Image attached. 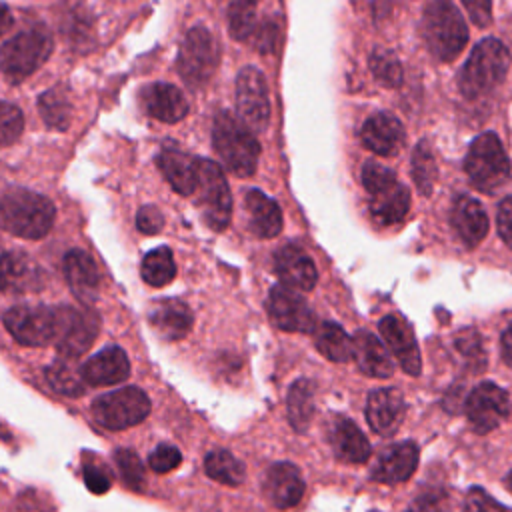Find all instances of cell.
Masks as SVG:
<instances>
[{
	"mask_svg": "<svg viewBox=\"0 0 512 512\" xmlns=\"http://www.w3.org/2000/svg\"><path fill=\"white\" fill-rule=\"evenodd\" d=\"M52 36L44 26L26 28L0 46V70L10 82L32 76L52 52Z\"/></svg>",
	"mask_w": 512,
	"mask_h": 512,
	"instance_id": "obj_5",
	"label": "cell"
},
{
	"mask_svg": "<svg viewBox=\"0 0 512 512\" xmlns=\"http://www.w3.org/2000/svg\"><path fill=\"white\" fill-rule=\"evenodd\" d=\"M4 326L22 346H46L56 342L60 330V306L20 304L4 314Z\"/></svg>",
	"mask_w": 512,
	"mask_h": 512,
	"instance_id": "obj_10",
	"label": "cell"
},
{
	"mask_svg": "<svg viewBox=\"0 0 512 512\" xmlns=\"http://www.w3.org/2000/svg\"><path fill=\"white\" fill-rule=\"evenodd\" d=\"M264 494L268 500L280 508H292L302 500L304 494V478L300 468L292 462H274L264 476Z\"/></svg>",
	"mask_w": 512,
	"mask_h": 512,
	"instance_id": "obj_18",
	"label": "cell"
},
{
	"mask_svg": "<svg viewBox=\"0 0 512 512\" xmlns=\"http://www.w3.org/2000/svg\"><path fill=\"white\" fill-rule=\"evenodd\" d=\"M464 170L472 186L486 194L496 192L510 180V160L494 132H484L472 140L464 160Z\"/></svg>",
	"mask_w": 512,
	"mask_h": 512,
	"instance_id": "obj_7",
	"label": "cell"
},
{
	"mask_svg": "<svg viewBox=\"0 0 512 512\" xmlns=\"http://www.w3.org/2000/svg\"><path fill=\"white\" fill-rule=\"evenodd\" d=\"M64 276L78 300L88 304L96 298L100 276L92 256H88L84 250H70L64 256Z\"/></svg>",
	"mask_w": 512,
	"mask_h": 512,
	"instance_id": "obj_30",
	"label": "cell"
},
{
	"mask_svg": "<svg viewBox=\"0 0 512 512\" xmlns=\"http://www.w3.org/2000/svg\"><path fill=\"white\" fill-rule=\"evenodd\" d=\"M404 396L396 388H378L368 394L366 420L378 436H392L404 420Z\"/></svg>",
	"mask_w": 512,
	"mask_h": 512,
	"instance_id": "obj_17",
	"label": "cell"
},
{
	"mask_svg": "<svg viewBox=\"0 0 512 512\" xmlns=\"http://www.w3.org/2000/svg\"><path fill=\"white\" fill-rule=\"evenodd\" d=\"M500 350H502V358L504 362L512 368V324L504 330L502 340H500Z\"/></svg>",
	"mask_w": 512,
	"mask_h": 512,
	"instance_id": "obj_50",
	"label": "cell"
},
{
	"mask_svg": "<svg viewBox=\"0 0 512 512\" xmlns=\"http://www.w3.org/2000/svg\"><path fill=\"white\" fill-rule=\"evenodd\" d=\"M42 286V270L38 264L22 252L0 254V290L4 292H28Z\"/></svg>",
	"mask_w": 512,
	"mask_h": 512,
	"instance_id": "obj_27",
	"label": "cell"
},
{
	"mask_svg": "<svg viewBox=\"0 0 512 512\" xmlns=\"http://www.w3.org/2000/svg\"><path fill=\"white\" fill-rule=\"evenodd\" d=\"M10 26H12V14H10L8 6H4V4L0 2V36H2Z\"/></svg>",
	"mask_w": 512,
	"mask_h": 512,
	"instance_id": "obj_51",
	"label": "cell"
},
{
	"mask_svg": "<svg viewBox=\"0 0 512 512\" xmlns=\"http://www.w3.org/2000/svg\"><path fill=\"white\" fill-rule=\"evenodd\" d=\"M464 410L470 426L478 434H488L506 420L510 412V398L506 390H502L494 382H480L468 394Z\"/></svg>",
	"mask_w": 512,
	"mask_h": 512,
	"instance_id": "obj_14",
	"label": "cell"
},
{
	"mask_svg": "<svg viewBox=\"0 0 512 512\" xmlns=\"http://www.w3.org/2000/svg\"><path fill=\"white\" fill-rule=\"evenodd\" d=\"M24 130V116L18 106L0 102V146H8L20 138Z\"/></svg>",
	"mask_w": 512,
	"mask_h": 512,
	"instance_id": "obj_41",
	"label": "cell"
},
{
	"mask_svg": "<svg viewBox=\"0 0 512 512\" xmlns=\"http://www.w3.org/2000/svg\"><path fill=\"white\" fill-rule=\"evenodd\" d=\"M288 420L296 432H306L314 416V384L306 378L296 380L286 396Z\"/></svg>",
	"mask_w": 512,
	"mask_h": 512,
	"instance_id": "obj_33",
	"label": "cell"
},
{
	"mask_svg": "<svg viewBox=\"0 0 512 512\" xmlns=\"http://www.w3.org/2000/svg\"><path fill=\"white\" fill-rule=\"evenodd\" d=\"M370 66H372V72L374 76L388 84V86H396L402 78V70H400V64L396 62V58L392 54H386V52H374L372 58H370Z\"/></svg>",
	"mask_w": 512,
	"mask_h": 512,
	"instance_id": "obj_42",
	"label": "cell"
},
{
	"mask_svg": "<svg viewBox=\"0 0 512 512\" xmlns=\"http://www.w3.org/2000/svg\"><path fill=\"white\" fill-rule=\"evenodd\" d=\"M82 376L90 386L122 384L130 376V360L120 346H106L82 364Z\"/></svg>",
	"mask_w": 512,
	"mask_h": 512,
	"instance_id": "obj_22",
	"label": "cell"
},
{
	"mask_svg": "<svg viewBox=\"0 0 512 512\" xmlns=\"http://www.w3.org/2000/svg\"><path fill=\"white\" fill-rule=\"evenodd\" d=\"M228 28L230 34L244 42L248 40L252 34H256V12L252 6H244V4H236L230 2V10H228Z\"/></svg>",
	"mask_w": 512,
	"mask_h": 512,
	"instance_id": "obj_40",
	"label": "cell"
},
{
	"mask_svg": "<svg viewBox=\"0 0 512 512\" xmlns=\"http://www.w3.org/2000/svg\"><path fill=\"white\" fill-rule=\"evenodd\" d=\"M204 470L212 480L226 486H238L246 476L244 464L230 450L224 448H216L206 454Z\"/></svg>",
	"mask_w": 512,
	"mask_h": 512,
	"instance_id": "obj_36",
	"label": "cell"
},
{
	"mask_svg": "<svg viewBox=\"0 0 512 512\" xmlns=\"http://www.w3.org/2000/svg\"><path fill=\"white\" fill-rule=\"evenodd\" d=\"M148 322L160 338L180 340L190 332L194 316L186 302L178 298H164L150 306Z\"/></svg>",
	"mask_w": 512,
	"mask_h": 512,
	"instance_id": "obj_24",
	"label": "cell"
},
{
	"mask_svg": "<svg viewBox=\"0 0 512 512\" xmlns=\"http://www.w3.org/2000/svg\"><path fill=\"white\" fill-rule=\"evenodd\" d=\"M360 138L370 152L380 156H392L404 144V126L396 116L388 112H378L364 122Z\"/></svg>",
	"mask_w": 512,
	"mask_h": 512,
	"instance_id": "obj_25",
	"label": "cell"
},
{
	"mask_svg": "<svg viewBox=\"0 0 512 512\" xmlns=\"http://www.w3.org/2000/svg\"><path fill=\"white\" fill-rule=\"evenodd\" d=\"M182 462V454L176 446L172 444H158L150 456H148V466L158 472V474H166L174 468H178Z\"/></svg>",
	"mask_w": 512,
	"mask_h": 512,
	"instance_id": "obj_44",
	"label": "cell"
},
{
	"mask_svg": "<svg viewBox=\"0 0 512 512\" xmlns=\"http://www.w3.org/2000/svg\"><path fill=\"white\" fill-rule=\"evenodd\" d=\"M378 330H380V336L384 338L386 346L390 348V352L400 362L402 370L410 376H418L422 362H420L418 344H416L410 324L402 316L388 314L378 322Z\"/></svg>",
	"mask_w": 512,
	"mask_h": 512,
	"instance_id": "obj_16",
	"label": "cell"
},
{
	"mask_svg": "<svg viewBox=\"0 0 512 512\" xmlns=\"http://www.w3.org/2000/svg\"><path fill=\"white\" fill-rule=\"evenodd\" d=\"M232 2H236V4H244V6H252V8H256V4L260 2V0H232Z\"/></svg>",
	"mask_w": 512,
	"mask_h": 512,
	"instance_id": "obj_52",
	"label": "cell"
},
{
	"mask_svg": "<svg viewBox=\"0 0 512 512\" xmlns=\"http://www.w3.org/2000/svg\"><path fill=\"white\" fill-rule=\"evenodd\" d=\"M266 310L272 324L284 332H314L316 330V316L308 302L292 288L284 284L272 286Z\"/></svg>",
	"mask_w": 512,
	"mask_h": 512,
	"instance_id": "obj_13",
	"label": "cell"
},
{
	"mask_svg": "<svg viewBox=\"0 0 512 512\" xmlns=\"http://www.w3.org/2000/svg\"><path fill=\"white\" fill-rule=\"evenodd\" d=\"M506 480H508V486H510V490H512V472L508 474V478H506Z\"/></svg>",
	"mask_w": 512,
	"mask_h": 512,
	"instance_id": "obj_53",
	"label": "cell"
},
{
	"mask_svg": "<svg viewBox=\"0 0 512 512\" xmlns=\"http://www.w3.org/2000/svg\"><path fill=\"white\" fill-rule=\"evenodd\" d=\"M236 112L238 118L256 134L266 130L270 120V98L264 74L246 66L236 76Z\"/></svg>",
	"mask_w": 512,
	"mask_h": 512,
	"instance_id": "obj_12",
	"label": "cell"
},
{
	"mask_svg": "<svg viewBox=\"0 0 512 512\" xmlns=\"http://www.w3.org/2000/svg\"><path fill=\"white\" fill-rule=\"evenodd\" d=\"M246 210L250 214V230L258 238H274L282 230V210L280 206L260 190H250L246 194Z\"/></svg>",
	"mask_w": 512,
	"mask_h": 512,
	"instance_id": "obj_31",
	"label": "cell"
},
{
	"mask_svg": "<svg viewBox=\"0 0 512 512\" xmlns=\"http://www.w3.org/2000/svg\"><path fill=\"white\" fill-rule=\"evenodd\" d=\"M406 512H444V508H442V502L438 496L422 494L410 502Z\"/></svg>",
	"mask_w": 512,
	"mask_h": 512,
	"instance_id": "obj_49",
	"label": "cell"
},
{
	"mask_svg": "<svg viewBox=\"0 0 512 512\" xmlns=\"http://www.w3.org/2000/svg\"><path fill=\"white\" fill-rule=\"evenodd\" d=\"M98 328L100 320L96 312L60 306V330L54 342L60 356L74 360L84 354L96 340Z\"/></svg>",
	"mask_w": 512,
	"mask_h": 512,
	"instance_id": "obj_15",
	"label": "cell"
},
{
	"mask_svg": "<svg viewBox=\"0 0 512 512\" xmlns=\"http://www.w3.org/2000/svg\"><path fill=\"white\" fill-rule=\"evenodd\" d=\"M318 352L332 362H348L352 358V338L336 322H322L314 330Z\"/></svg>",
	"mask_w": 512,
	"mask_h": 512,
	"instance_id": "obj_34",
	"label": "cell"
},
{
	"mask_svg": "<svg viewBox=\"0 0 512 512\" xmlns=\"http://www.w3.org/2000/svg\"><path fill=\"white\" fill-rule=\"evenodd\" d=\"M114 464L124 480V484L132 490L144 488V464L140 456L132 448H118L114 450Z\"/></svg>",
	"mask_w": 512,
	"mask_h": 512,
	"instance_id": "obj_39",
	"label": "cell"
},
{
	"mask_svg": "<svg viewBox=\"0 0 512 512\" xmlns=\"http://www.w3.org/2000/svg\"><path fill=\"white\" fill-rule=\"evenodd\" d=\"M140 102L146 114L160 122L174 124L188 114V102L182 90L166 82H154L144 86V90L140 92Z\"/></svg>",
	"mask_w": 512,
	"mask_h": 512,
	"instance_id": "obj_23",
	"label": "cell"
},
{
	"mask_svg": "<svg viewBox=\"0 0 512 512\" xmlns=\"http://www.w3.org/2000/svg\"><path fill=\"white\" fill-rule=\"evenodd\" d=\"M498 232L500 238L504 240L506 246L512 248V196H506L500 206H498V216H496Z\"/></svg>",
	"mask_w": 512,
	"mask_h": 512,
	"instance_id": "obj_48",
	"label": "cell"
},
{
	"mask_svg": "<svg viewBox=\"0 0 512 512\" xmlns=\"http://www.w3.org/2000/svg\"><path fill=\"white\" fill-rule=\"evenodd\" d=\"M38 110H40L44 122L50 128H56V130H66L68 128V124H70V102H68V98L64 96L62 90H58V88L46 90L38 98Z\"/></svg>",
	"mask_w": 512,
	"mask_h": 512,
	"instance_id": "obj_37",
	"label": "cell"
},
{
	"mask_svg": "<svg viewBox=\"0 0 512 512\" xmlns=\"http://www.w3.org/2000/svg\"><path fill=\"white\" fill-rule=\"evenodd\" d=\"M194 194L198 196V208L206 226L216 232L224 230L232 216V194L226 176L216 162L200 158Z\"/></svg>",
	"mask_w": 512,
	"mask_h": 512,
	"instance_id": "obj_11",
	"label": "cell"
},
{
	"mask_svg": "<svg viewBox=\"0 0 512 512\" xmlns=\"http://www.w3.org/2000/svg\"><path fill=\"white\" fill-rule=\"evenodd\" d=\"M54 218V204L38 192L8 188L0 194V228L14 236L38 240L50 232Z\"/></svg>",
	"mask_w": 512,
	"mask_h": 512,
	"instance_id": "obj_1",
	"label": "cell"
},
{
	"mask_svg": "<svg viewBox=\"0 0 512 512\" xmlns=\"http://www.w3.org/2000/svg\"><path fill=\"white\" fill-rule=\"evenodd\" d=\"M352 358L362 374L370 378H390L394 372L392 358L384 344L368 330H358L352 338Z\"/></svg>",
	"mask_w": 512,
	"mask_h": 512,
	"instance_id": "obj_28",
	"label": "cell"
},
{
	"mask_svg": "<svg viewBox=\"0 0 512 512\" xmlns=\"http://www.w3.org/2000/svg\"><path fill=\"white\" fill-rule=\"evenodd\" d=\"M82 476H84V484L90 492L94 494H104L110 490L112 486V480H110V474L104 466H100L98 462H94L92 456H84V464H82Z\"/></svg>",
	"mask_w": 512,
	"mask_h": 512,
	"instance_id": "obj_43",
	"label": "cell"
},
{
	"mask_svg": "<svg viewBox=\"0 0 512 512\" xmlns=\"http://www.w3.org/2000/svg\"><path fill=\"white\" fill-rule=\"evenodd\" d=\"M220 64V46L212 32L204 26H194L186 32L178 58L176 68L184 84L192 90L202 88L210 82L212 74Z\"/></svg>",
	"mask_w": 512,
	"mask_h": 512,
	"instance_id": "obj_8",
	"label": "cell"
},
{
	"mask_svg": "<svg viewBox=\"0 0 512 512\" xmlns=\"http://www.w3.org/2000/svg\"><path fill=\"white\" fill-rule=\"evenodd\" d=\"M150 398L138 386H122L92 402V418L106 430H124L150 414Z\"/></svg>",
	"mask_w": 512,
	"mask_h": 512,
	"instance_id": "obj_9",
	"label": "cell"
},
{
	"mask_svg": "<svg viewBox=\"0 0 512 512\" xmlns=\"http://www.w3.org/2000/svg\"><path fill=\"white\" fill-rule=\"evenodd\" d=\"M212 144L228 172L248 178L256 172L260 144L254 132L230 112L216 114L212 122Z\"/></svg>",
	"mask_w": 512,
	"mask_h": 512,
	"instance_id": "obj_2",
	"label": "cell"
},
{
	"mask_svg": "<svg viewBox=\"0 0 512 512\" xmlns=\"http://www.w3.org/2000/svg\"><path fill=\"white\" fill-rule=\"evenodd\" d=\"M330 446L338 460L348 464H364L370 456V442L362 430L344 416L334 418L328 434Z\"/></svg>",
	"mask_w": 512,
	"mask_h": 512,
	"instance_id": "obj_29",
	"label": "cell"
},
{
	"mask_svg": "<svg viewBox=\"0 0 512 512\" xmlns=\"http://www.w3.org/2000/svg\"><path fill=\"white\" fill-rule=\"evenodd\" d=\"M436 174H438V170H436V160H434L432 148L426 140H422L414 148V154H412V178H414L422 196L432 194Z\"/></svg>",
	"mask_w": 512,
	"mask_h": 512,
	"instance_id": "obj_38",
	"label": "cell"
},
{
	"mask_svg": "<svg viewBox=\"0 0 512 512\" xmlns=\"http://www.w3.org/2000/svg\"><path fill=\"white\" fill-rule=\"evenodd\" d=\"M44 376H46V382L50 384V388L60 396L76 398V396H82L86 390L82 366H76L72 362V358H60V360L52 362L46 368Z\"/></svg>",
	"mask_w": 512,
	"mask_h": 512,
	"instance_id": "obj_32",
	"label": "cell"
},
{
	"mask_svg": "<svg viewBox=\"0 0 512 512\" xmlns=\"http://www.w3.org/2000/svg\"><path fill=\"white\" fill-rule=\"evenodd\" d=\"M418 466V446L410 440L386 446L372 466V480L384 484H398L408 480Z\"/></svg>",
	"mask_w": 512,
	"mask_h": 512,
	"instance_id": "obj_20",
	"label": "cell"
},
{
	"mask_svg": "<svg viewBox=\"0 0 512 512\" xmlns=\"http://www.w3.org/2000/svg\"><path fill=\"white\" fill-rule=\"evenodd\" d=\"M274 272L292 290L308 292L316 286L318 272L312 258L298 246H284L274 254Z\"/></svg>",
	"mask_w": 512,
	"mask_h": 512,
	"instance_id": "obj_19",
	"label": "cell"
},
{
	"mask_svg": "<svg viewBox=\"0 0 512 512\" xmlns=\"http://www.w3.org/2000/svg\"><path fill=\"white\" fill-rule=\"evenodd\" d=\"M452 228L466 248H476L488 232V216L482 204L470 196H458L452 206Z\"/></svg>",
	"mask_w": 512,
	"mask_h": 512,
	"instance_id": "obj_26",
	"label": "cell"
},
{
	"mask_svg": "<svg viewBox=\"0 0 512 512\" xmlns=\"http://www.w3.org/2000/svg\"><path fill=\"white\" fill-rule=\"evenodd\" d=\"M198 162L200 158H194L192 154L166 144L158 152L156 164L162 172V176L168 180V184L182 196H192L198 184Z\"/></svg>",
	"mask_w": 512,
	"mask_h": 512,
	"instance_id": "obj_21",
	"label": "cell"
},
{
	"mask_svg": "<svg viewBox=\"0 0 512 512\" xmlns=\"http://www.w3.org/2000/svg\"><path fill=\"white\" fill-rule=\"evenodd\" d=\"M462 4L476 26H488L492 22V0H462Z\"/></svg>",
	"mask_w": 512,
	"mask_h": 512,
	"instance_id": "obj_47",
	"label": "cell"
},
{
	"mask_svg": "<svg viewBox=\"0 0 512 512\" xmlns=\"http://www.w3.org/2000/svg\"><path fill=\"white\" fill-rule=\"evenodd\" d=\"M508 512H510V510H508Z\"/></svg>",
	"mask_w": 512,
	"mask_h": 512,
	"instance_id": "obj_54",
	"label": "cell"
},
{
	"mask_svg": "<svg viewBox=\"0 0 512 512\" xmlns=\"http://www.w3.org/2000/svg\"><path fill=\"white\" fill-rule=\"evenodd\" d=\"M140 276L152 288H162L170 284L176 276V262L172 250L168 246H158L148 252L140 264Z\"/></svg>",
	"mask_w": 512,
	"mask_h": 512,
	"instance_id": "obj_35",
	"label": "cell"
},
{
	"mask_svg": "<svg viewBox=\"0 0 512 512\" xmlns=\"http://www.w3.org/2000/svg\"><path fill=\"white\" fill-rule=\"evenodd\" d=\"M464 512H508L500 502H496L484 488H470L464 498Z\"/></svg>",
	"mask_w": 512,
	"mask_h": 512,
	"instance_id": "obj_45",
	"label": "cell"
},
{
	"mask_svg": "<svg viewBox=\"0 0 512 512\" xmlns=\"http://www.w3.org/2000/svg\"><path fill=\"white\" fill-rule=\"evenodd\" d=\"M164 226V216L156 206H142L136 212V228L142 234H158Z\"/></svg>",
	"mask_w": 512,
	"mask_h": 512,
	"instance_id": "obj_46",
	"label": "cell"
},
{
	"mask_svg": "<svg viewBox=\"0 0 512 512\" xmlns=\"http://www.w3.org/2000/svg\"><path fill=\"white\" fill-rule=\"evenodd\" d=\"M510 66L506 46L496 38L480 40L458 74V88L466 98H478L498 86Z\"/></svg>",
	"mask_w": 512,
	"mask_h": 512,
	"instance_id": "obj_4",
	"label": "cell"
},
{
	"mask_svg": "<svg viewBox=\"0 0 512 512\" xmlns=\"http://www.w3.org/2000/svg\"><path fill=\"white\" fill-rule=\"evenodd\" d=\"M362 184L370 196V214L382 226L400 222L410 208V192L400 184L392 170L378 162H366L362 168Z\"/></svg>",
	"mask_w": 512,
	"mask_h": 512,
	"instance_id": "obj_6",
	"label": "cell"
},
{
	"mask_svg": "<svg viewBox=\"0 0 512 512\" xmlns=\"http://www.w3.org/2000/svg\"><path fill=\"white\" fill-rule=\"evenodd\" d=\"M420 32L428 52L440 62L454 60L468 40L464 18L448 0H434L426 6Z\"/></svg>",
	"mask_w": 512,
	"mask_h": 512,
	"instance_id": "obj_3",
	"label": "cell"
}]
</instances>
